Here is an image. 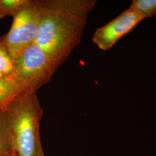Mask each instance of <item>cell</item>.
<instances>
[{"label":"cell","instance_id":"obj_6","mask_svg":"<svg viewBox=\"0 0 156 156\" xmlns=\"http://www.w3.org/2000/svg\"><path fill=\"white\" fill-rule=\"evenodd\" d=\"M45 8L88 16L95 4L94 0H42Z\"/></svg>","mask_w":156,"mask_h":156},{"label":"cell","instance_id":"obj_10","mask_svg":"<svg viewBox=\"0 0 156 156\" xmlns=\"http://www.w3.org/2000/svg\"><path fill=\"white\" fill-rule=\"evenodd\" d=\"M130 8L140 13L144 18L156 15V0H133Z\"/></svg>","mask_w":156,"mask_h":156},{"label":"cell","instance_id":"obj_1","mask_svg":"<svg viewBox=\"0 0 156 156\" xmlns=\"http://www.w3.org/2000/svg\"><path fill=\"white\" fill-rule=\"evenodd\" d=\"M87 19V16L45 8L35 43L47 53L56 69L80 42Z\"/></svg>","mask_w":156,"mask_h":156},{"label":"cell","instance_id":"obj_11","mask_svg":"<svg viewBox=\"0 0 156 156\" xmlns=\"http://www.w3.org/2000/svg\"><path fill=\"white\" fill-rule=\"evenodd\" d=\"M14 60L5 46L0 42V73L10 78L13 72Z\"/></svg>","mask_w":156,"mask_h":156},{"label":"cell","instance_id":"obj_2","mask_svg":"<svg viewBox=\"0 0 156 156\" xmlns=\"http://www.w3.org/2000/svg\"><path fill=\"white\" fill-rule=\"evenodd\" d=\"M17 156H35L41 143L43 110L37 91L26 89L4 108Z\"/></svg>","mask_w":156,"mask_h":156},{"label":"cell","instance_id":"obj_9","mask_svg":"<svg viewBox=\"0 0 156 156\" xmlns=\"http://www.w3.org/2000/svg\"><path fill=\"white\" fill-rule=\"evenodd\" d=\"M30 0H0V19L14 16Z\"/></svg>","mask_w":156,"mask_h":156},{"label":"cell","instance_id":"obj_4","mask_svg":"<svg viewBox=\"0 0 156 156\" xmlns=\"http://www.w3.org/2000/svg\"><path fill=\"white\" fill-rule=\"evenodd\" d=\"M56 71L47 53L34 43L14 58L13 72L10 78L26 89L37 91L50 82Z\"/></svg>","mask_w":156,"mask_h":156},{"label":"cell","instance_id":"obj_7","mask_svg":"<svg viewBox=\"0 0 156 156\" xmlns=\"http://www.w3.org/2000/svg\"><path fill=\"white\" fill-rule=\"evenodd\" d=\"M26 89L23 84L12 78L0 79V111Z\"/></svg>","mask_w":156,"mask_h":156},{"label":"cell","instance_id":"obj_12","mask_svg":"<svg viewBox=\"0 0 156 156\" xmlns=\"http://www.w3.org/2000/svg\"><path fill=\"white\" fill-rule=\"evenodd\" d=\"M45 156L44 151H43V149L42 147V144L41 142L39 144L37 149V151L36 153V156Z\"/></svg>","mask_w":156,"mask_h":156},{"label":"cell","instance_id":"obj_8","mask_svg":"<svg viewBox=\"0 0 156 156\" xmlns=\"http://www.w3.org/2000/svg\"><path fill=\"white\" fill-rule=\"evenodd\" d=\"M16 154L4 112L0 111V156ZM17 155V154H16Z\"/></svg>","mask_w":156,"mask_h":156},{"label":"cell","instance_id":"obj_14","mask_svg":"<svg viewBox=\"0 0 156 156\" xmlns=\"http://www.w3.org/2000/svg\"><path fill=\"white\" fill-rule=\"evenodd\" d=\"M17 156L16 154H11V155H6V156Z\"/></svg>","mask_w":156,"mask_h":156},{"label":"cell","instance_id":"obj_5","mask_svg":"<svg viewBox=\"0 0 156 156\" xmlns=\"http://www.w3.org/2000/svg\"><path fill=\"white\" fill-rule=\"evenodd\" d=\"M144 19L140 13L129 7L110 22L97 29L93 35V42L101 50H109Z\"/></svg>","mask_w":156,"mask_h":156},{"label":"cell","instance_id":"obj_3","mask_svg":"<svg viewBox=\"0 0 156 156\" xmlns=\"http://www.w3.org/2000/svg\"><path fill=\"white\" fill-rule=\"evenodd\" d=\"M45 8L42 0H30L13 17L8 33L0 38L14 58L23 50L35 43Z\"/></svg>","mask_w":156,"mask_h":156},{"label":"cell","instance_id":"obj_13","mask_svg":"<svg viewBox=\"0 0 156 156\" xmlns=\"http://www.w3.org/2000/svg\"><path fill=\"white\" fill-rule=\"evenodd\" d=\"M6 78L5 76V75H3L2 73H0V79H3V78Z\"/></svg>","mask_w":156,"mask_h":156}]
</instances>
